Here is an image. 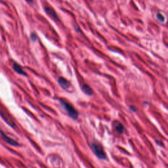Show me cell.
Instances as JSON below:
<instances>
[{
  "label": "cell",
  "mask_w": 168,
  "mask_h": 168,
  "mask_svg": "<svg viewBox=\"0 0 168 168\" xmlns=\"http://www.w3.org/2000/svg\"><path fill=\"white\" fill-rule=\"evenodd\" d=\"M130 109H131L132 111H133V112H134V113H135V112L137 111V109H135V107H134V106H130Z\"/></svg>",
  "instance_id": "cell-11"
},
{
  "label": "cell",
  "mask_w": 168,
  "mask_h": 168,
  "mask_svg": "<svg viewBox=\"0 0 168 168\" xmlns=\"http://www.w3.org/2000/svg\"><path fill=\"white\" fill-rule=\"evenodd\" d=\"M13 69L15 70V72H17V74H18L20 75L25 76H27V74H26V72L22 69V68L21 67V66L19 65L18 64H17V63H16V62L13 63Z\"/></svg>",
  "instance_id": "cell-6"
},
{
  "label": "cell",
  "mask_w": 168,
  "mask_h": 168,
  "mask_svg": "<svg viewBox=\"0 0 168 168\" xmlns=\"http://www.w3.org/2000/svg\"><path fill=\"white\" fill-rule=\"evenodd\" d=\"M37 35L35 34V33L33 32V33H32L31 35H30V39H31V41L32 42H35V41L37 40Z\"/></svg>",
  "instance_id": "cell-10"
},
{
  "label": "cell",
  "mask_w": 168,
  "mask_h": 168,
  "mask_svg": "<svg viewBox=\"0 0 168 168\" xmlns=\"http://www.w3.org/2000/svg\"><path fill=\"white\" fill-rule=\"evenodd\" d=\"M114 127H115V130L119 133H122L125 130L124 127H123V126L122 124V123L119 122H115Z\"/></svg>",
  "instance_id": "cell-8"
},
{
  "label": "cell",
  "mask_w": 168,
  "mask_h": 168,
  "mask_svg": "<svg viewBox=\"0 0 168 168\" xmlns=\"http://www.w3.org/2000/svg\"><path fill=\"white\" fill-rule=\"evenodd\" d=\"M91 149L99 159L102 160H105L106 159V155L104 152L102 147L99 144L93 143L91 145Z\"/></svg>",
  "instance_id": "cell-2"
},
{
  "label": "cell",
  "mask_w": 168,
  "mask_h": 168,
  "mask_svg": "<svg viewBox=\"0 0 168 168\" xmlns=\"http://www.w3.org/2000/svg\"><path fill=\"white\" fill-rule=\"evenodd\" d=\"M58 83L64 89H68L70 87V83L67 79L62 77H60L58 79Z\"/></svg>",
  "instance_id": "cell-5"
},
{
  "label": "cell",
  "mask_w": 168,
  "mask_h": 168,
  "mask_svg": "<svg viewBox=\"0 0 168 168\" xmlns=\"http://www.w3.org/2000/svg\"><path fill=\"white\" fill-rule=\"evenodd\" d=\"M156 17H157V19L160 22H163L165 21V17H163V15H162L160 13H158L156 14Z\"/></svg>",
  "instance_id": "cell-9"
},
{
  "label": "cell",
  "mask_w": 168,
  "mask_h": 168,
  "mask_svg": "<svg viewBox=\"0 0 168 168\" xmlns=\"http://www.w3.org/2000/svg\"><path fill=\"white\" fill-rule=\"evenodd\" d=\"M25 1L28 3H33V0H25Z\"/></svg>",
  "instance_id": "cell-12"
},
{
  "label": "cell",
  "mask_w": 168,
  "mask_h": 168,
  "mask_svg": "<svg viewBox=\"0 0 168 168\" xmlns=\"http://www.w3.org/2000/svg\"><path fill=\"white\" fill-rule=\"evenodd\" d=\"M44 10H45V13L49 16L51 18L54 20L55 21H59V19L58 17V15L53 8L49 6H46L44 8Z\"/></svg>",
  "instance_id": "cell-4"
},
{
  "label": "cell",
  "mask_w": 168,
  "mask_h": 168,
  "mask_svg": "<svg viewBox=\"0 0 168 168\" xmlns=\"http://www.w3.org/2000/svg\"><path fill=\"white\" fill-rule=\"evenodd\" d=\"M0 135H1V137H2L3 141L5 142H6L7 144H9V145L13 146H18V143L17 141H15V140L9 137V136H7L1 129H0Z\"/></svg>",
  "instance_id": "cell-3"
},
{
  "label": "cell",
  "mask_w": 168,
  "mask_h": 168,
  "mask_svg": "<svg viewBox=\"0 0 168 168\" xmlns=\"http://www.w3.org/2000/svg\"><path fill=\"white\" fill-rule=\"evenodd\" d=\"M82 89L83 92L87 95H92L93 94V91L92 89V88L87 84H83L82 87Z\"/></svg>",
  "instance_id": "cell-7"
},
{
  "label": "cell",
  "mask_w": 168,
  "mask_h": 168,
  "mask_svg": "<svg viewBox=\"0 0 168 168\" xmlns=\"http://www.w3.org/2000/svg\"><path fill=\"white\" fill-rule=\"evenodd\" d=\"M59 101L60 105H61L62 109L66 112L68 115H69L72 119H74V120H76L78 118L79 114L78 112L75 109V108L72 105H71L70 103L64 101L63 99H59Z\"/></svg>",
  "instance_id": "cell-1"
}]
</instances>
